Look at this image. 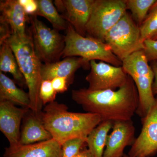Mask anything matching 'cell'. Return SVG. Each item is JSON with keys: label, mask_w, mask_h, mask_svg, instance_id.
<instances>
[{"label": "cell", "mask_w": 157, "mask_h": 157, "mask_svg": "<svg viewBox=\"0 0 157 157\" xmlns=\"http://www.w3.org/2000/svg\"><path fill=\"white\" fill-rule=\"evenodd\" d=\"M72 98L86 112L100 116L102 121L131 120L139 106L137 89L129 76L125 84L116 90H74Z\"/></svg>", "instance_id": "1"}, {"label": "cell", "mask_w": 157, "mask_h": 157, "mask_svg": "<svg viewBox=\"0 0 157 157\" xmlns=\"http://www.w3.org/2000/svg\"><path fill=\"white\" fill-rule=\"evenodd\" d=\"M45 129L61 144L70 139L86 138L102 121L100 116L90 113L71 112L65 104L56 101L47 104L41 114Z\"/></svg>", "instance_id": "2"}, {"label": "cell", "mask_w": 157, "mask_h": 157, "mask_svg": "<svg viewBox=\"0 0 157 157\" xmlns=\"http://www.w3.org/2000/svg\"><path fill=\"white\" fill-rule=\"evenodd\" d=\"M6 42L14 52L28 88L31 102L30 109L41 118L43 104L39 97V91L42 81V64L35 52L30 32L28 30L27 34L24 37L12 33Z\"/></svg>", "instance_id": "3"}, {"label": "cell", "mask_w": 157, "mask_h": 157, "mask_svg": "<svg viewBox=\"0 0 157 157\" xmlns=\"http://www.w3.org/2000/svg\"><path fill=\"white\" fill-rule=\"evenodd\" d=\"M143 49L137 51L122 61L126 73L135 82L139 96V106L136 113L144 117L154 104L155 98L152 91L154 73Z\"/></svg>", "instance_id": "4"}, {"label": "cell", "mask_w": 157, "mask_h": 157, "mask_svg": "<svg viewBox=\"0 0 157 157\" xmlns=\"http://www.w3.org/2000/svg\"><path fill=\"white\" fill-rule=\"evenodd\" d=\"M66 32V46L63 58L78 56L90 62L98 60L115 67L122 66V62L113 53L109 46L105 42L87 36H82L76 33L69 23Z\"/></svg>", "instance_id": "5"}, {"label": "cell", "mask_w": 157, "mask_h": 157, "mask_svg": "<svg viewBox=\"0 0 157 157\" xmlns=\"http://www.w3.org/2000/svg\"><path fill=\"white\" fill-rule=\"evenodd\" d=\"M140 26L127 12L107 33L104 42L121 61L135 52L144 49Z\"/></svg>", "instance_id": "6"}, {"label": "cell", "mask_w": 157, "mask_h": 157, "mask_svg": "<svg viewBox=\"0 0 157 157\" xmlns=\"http://www.w3.org/2000/svg\"><path fill=\"white\" fill-rule=\"evenodd\" d=\"M29 22L34 48L39 59L44 64L60 61L66 46L65 36L48 27L35 15L29 16Z\"/></svg>", "instance_id": "7"}, {"label": "cell", "mask_w": 157, "mask_h": 157, "mask_svg": "<svg viewBox=\"0 0 157 157\" xmlns=\"http://www.w3.org/2000/svg\"><path fill=\"white\" fill-rule=\"evenodd\" d=\"M127 10L125 0H94L86 25V36L104 42L107 33Z\"/></svg>", "instance_id": "8"}, {"label": "cell", "mask_w": 157, "mask_h": 157, "mask_svg": "<svg viewBox=\"0 0 157 157\" xmlns=\"http://www.w3.org/2000/svg\"><path fill=\"white\" fill-rule=\"evenodd\" d=\"M90 72L86 77L91 90H113L120 88L126 83L128 75L122 66L115 67L103 61L90 62Z\"/></svg>", "instance_id": "9"}, {"label": "cell", "mask_w": 157, "mask_h": 157, "mask_svg": "<svg viewBox=\"0 0 157 157\" xmlns=\"http://www.w3.org/2000/svg\"><path fill=\"white\" fill-rule=\"evenodd\" d=\"M141 121V132L129 151L130 157H151L157 153V97Z\"/></svg>", "instance_id": "10"}, {"label": "cell", "mask_w": 157, "mask_h": 157, "mask_svg": "<svg viewBox=\"0 0 157 157\" xmlns=\"http://www.w3.org/2000/svg\"><path fill=\"white\" fill-rule=\"evenodd\" d=\"M30 109L17 107L9 101H0V130L10 146L19 144L21 121Z\"/></svg>", "instance_id": "11"}, {"label": "cell", "mask_w": 157, "mask_h": 157, "mask_svg": "<svg viewBox=\"0 0 157 157\" xmlns=\"http://www.w3.org/2000/svg\"><path fill=\"white\" fill-rule=\"evenodd\" d=\"M135 128L132 120L113 122L108 135L103 157H121L126 147L135 140Z\"/></svg>", "instance_id": "12"}, {"label": "cell", "mask_w": 157, "mask_h": 157, "mask_svg": "<svg viewBox=\"0 0 157 157\" xmlns=\"http://www.w3.org/2000/svg\"><path fill=\"white\" fill-rule=\"evenodd\" d=\"M81 68L89 70L90 69V61L79 57H68L63 60L51 63L42 64L41 76L42 80H51L56 77H64L68 78L71 83L76 71Z\"/></svg>", "instance_id": "13"}, {"label": "cell", "mask_w": 157, "mask_h": 157, "mask_svg": "<svg viewBox=\"0 0 157 157\" xmlns=\"http://www.w3.org/2000/svg\"><path fill=\"white\" fill-rule=\"evenodd\" d=\"M94 2V0H63L64 11L62 15L82 36H86V25Z\"/></svg>", "instance_id": "14"}, {"label": "cell", "mask_w": 157, "mask_h": 157, "mask_svg": "<svg viewBox=\"0 0 157 157\" xmlns=\"http://www.w3.org/2000/svg\"><path fill=\"white\" fill-rule=\"evenodd\" d=\"M4 157H62L61 144L53 138L38 143L6 147Z\"/></svg>", "instance_id": "15"}, {"label": "cell", "mask_w": 157, "mask_h": 157, "mask_svg": "<svg viewBox=\"0 0 157 157\" xmlns=\"http://www.w3.org/2000/svg\"><path fill=\"white\" fill-rule=\"evenodd\" d=\"M0 19L6 21L11 27L12 32L21 37L27 34L26 25L29 16L21 6L18 0L0 1Z\"/></svg>", "instance_id": "16"}, {"label": "cell", "mask_w": 157, "mask_h": 157, "mask_svg": "<svg viewBox=\"0 0 157 157\" xmlns=\"http://www.w3.org/2000/svg\"><path fill=\"white\" fill-rule=\"evenodd\" d=\"M28 112L25 117L21 132L20 144L28 145L52 139V136L45 129L41 118L32 111L30 113Z\"/></svg>", "instance_id": "17"}, {"label": "cell", "mask_w": 157, "mask_h": 157, "mask_svg": "<svg viewBox=\"0 0 157 157\" xmlns=\"http://www.w3.org/2000/svg\"><path fill=\"white\" fill-rule=\"evenodd\" d=\"M0 101H6L23 108L30 109L29 93L17 87L15 82L0 72Z\"/></svg>", "instance_id": "18"}, {"label": "cell", "mask_w": 157, "mask_h": 157, "mask_svg": "<svg viewBox=\"0 0 157 157\" xmlns=\"http://www.w3.org/2000/svg\"><path fill=\"white\" fill-rule=\"evenodd\" d=\"M113 122L102 121L94 128L86 138V145L93 157H103L109 135Z\"/></svg>", "instance_id": "19"}, {"label": "cell", "mask_w": 157, "mask_h": 157, "mask_svg": "<svg viewBox=\"0 0 157 157\" xmlns=\"http://www.w3.org/2000/svg\"><path fill=\"white\" fill-rule=\"evenodd\" d=\"M0 70L2 72L11 73L15 82L21 87L26 86L17 59L11 47L6 42L0 45Z\"/></svg>", "instance_id": "20"}, {"label": "cell", "mask_w": 157, "mask_h": 157, "mask_svg": "<svg viewBox=\"0 0 157 157\" xmlns=\"http://www.w3.org/2000/svg\"><path fill=\"white\" fill-rule=\"evenodd\" d=\"M38 10L36 16L45 17L56 30L67 31L69 23L62 14H59L52 0H37Z\"/></svg>", "instance_id": "21"}, {"label": "cell", "mask_w": 157, "mask_h": 157, "mask_svg": "<svg viewBox=\"0 0 157 157\" xmlns=\"http://www.w3.org/2000/svg\"><path fill=\"white\" fill-rule=\"evenodd\" d=\"M157 0H125L127 10H130L135 22L139 26L145 19L149 11Z\"/></svg>", "instance_id": "22"}, {"label": "cell", "mask_w": 157, "mask_h": 157, "mask_svg": "<svg viewBox=\"0 0 157 157\" xmlns=\"http://www.w3.org/2000/svg\"><path fill=\"white\" fill-rule=\"evenodd\" d=\"M140 42L143 44L157 33V0L149 11L147 16L140 26Z\"/></svg>", "instance_id": "23"}, {"label": "cell", "mask_w": 157, "mask_h": 157, "mask_svg": "<svg viewBox=\"0 0 157 157\" xmlns=\"http://www.w3.org/2000/svg\"><path fill=\"white\" fill-rule=\"evenodd\" d=\"M86 138H76L65 141L61 145L62 157H75L85 148Z\"/></svg>", "instance_id": "24"}, {"label": "cell", "mask_w": 157, "mask_h": 157, "mask_svg": "<svg viewBox=\"0 0 157 157\" xmlns=\"http://www.w3.org/2000/svg\"><path fill=\"white\" fill-rule=\"evenodd\" d=\"M57 94L54 89L51 80H42L39 91V97L43 105L55 101Z\"/></svg>", "instance_id": "25"}, {"label": "cell", "mask_w": 157, "mask_h": 157, "mask_svg": "<svg viewBox=\"0 0 157 157\" xmlns=\"http://www.w3.org/2000/svg\"><path fill=\"white\" fill-rule=\"evenodd\" d=\"M143 44V50L148 61H157V40L147 39Z\"/></svg>", "instance_id": "26"}, {"label": "cell", "mask_w": 157, "mask_h": 157, "mask_svg": "<svg viewBox=\"0 0 157 157\" xmlns=\"http://www.w3.org/2000/svg\"><path fill=\"white\" fill-rule=\"evenodd\" d=\"M26 14L29 16H36L38 10L37 0H18Z\"/></svg>", "instance_id": "27"}, {"label": "cell", "mask_w": 157, "mask_h": 157, "mask_svg": "<svg viewBox=\"0 0 157 157\" xmlns=\"http://www.w3.org/2000/svg\"><path fill=\"white\" fill-rule=\"evenodd\" d=\"M51 81L54 89L57 93H63L67 90L71 82L68 78L64 77H56Z\"/></svg>", "instance_id": "28"}, {"label": "cell", "mask_w": 157, "mask_h": 157, "mask_svg": "<svg viewBox=\"0 0 157 157\" xmlns=\"http://www.w3.org/2000/svg\"><path fill=\"white\" fill-rule=\"evenodd\" d=\"M12 33L10 25L5 21L0 19V45L6 42Z\"/></svg>", "instance_id": "29"}, {"label": "cell", "mask_w": 157, "mask_h": 157, "mask_svg": "<svg viewBox=\"0 0 157 157\" xmlns=\"http://www.w3.org/2000/svg\"><path fill=\"white\" fill-rule=\"evenodd\" d=\"M151 67L154 73V80L152 84V91L154 95H157V61H153L151 63Z\"/></svg>", "instance_id": "30"}, {"label": "cell", "mask_w": 157, "mask_h": 157, "mask_svg": "<svg viewBox=\"0 0 157 157\" xmlns=\"http://www.w3.org/2000/svg\"><path fill=\"white\" fill-rule=\"evenodd\" d=\"M75 157H93L88 149L84 148Z\"/></svg>", "instance_id": "31"}, {"label": "cell", "mask_w": 157, "mask_h": 157, "mask_svg": "<svg viewBox=\"0 0 157 157\" xmlns=\"http://www.w3.org/2000/svg\"><path fill=\"white\" fill-rule=\"evenodd\" d=\"M151 39H153V40H157V33L155 34V35Z\"/></svg>", "instance_id": "32"}, {"label": "cell", "mask_w": 157, "mask_h": 157, "mask_svg": "<svg viewBox=\"0 0 157 157\" xmlns=\"http://www.w3.org/2000/svg\"><path fill=\"white\" fill-rule=\"evenodd\" d=\"M121 157H130L128 155L124 154L123 155V156H122Z\"/></svg>", "instance_id": "33"}]
</instances>
